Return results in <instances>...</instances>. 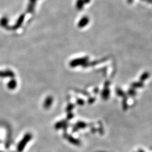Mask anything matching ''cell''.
Listing matches in <instances>:
<instances>
[{"label": "cell", "mask_w": 152, "mask_h": 152, "mask_svg": "<svg viewBox=\"0 0 152 152\" xmlns=\"http://www.w3.org/2000/svg\"><path fill=\"white\" fill-rule=\"evenodd\" d=\"M32 139V135L30 133H27L20 140L17 146V151L18 152H22L25 149L27 144Z\"/></svg>", "instance_id": "obj_1"}, {"label": "cell", "mask_w": 152, "mask_h": 152, "mask_svg": "<svg viewBox=\"0 0 152 152\" xmlns=\"http://www.w3.org/2000/svg\"><path fill=\"white\" fill-rule=\"evenodd\" d=\"M65 137L72 144L75 145H79L81 144V142L78 139H76L75 137L71 135H65Z\"/></svg>", "instance_id": "obj_2"}, {"label": "cell", "mask_w": 152, "mask_h": 152, "mask_svg": "<svg viewBox=\"0 0 152 152\" xmlns=\"http://www.w3.org/2000/svg\"><path fill=\"white\" fill-rule=\"evenodd\" d=\"M86 126L87 124H86V123L83 122H78L77 123L75 129L76 130H78V129H79V128H84L86 127Z\"/></svg>", "instance_id": "obj_3"}, {"label": "cell", "mask_w": 152, "mask_h": 152, "mask_svg": "<svg viewBox=\"0 0 152 152\" xmlns=\"http://www.w3.org/2000/svg\"><path fill=\"white\" fill-rule=\"evenodd\" d=\"M149 76H150V74L149 72H145L140 77V81L142 82L143 81H145V80H147L149 77Z\"/></svg>", "instance_id": "obj_4"}, {"label": "cell", "mask_w": 152, "mask_h": 152, "mask_svg": "<svg viewBox=\"0 0 152 152\" xmlns=\"http://www.w3.org/2000/svg\"><path fill=\"white\" fill-rule=\"evenodd\" d=\"M131 86L133 87V88H141V87H143L144 86V84L142 82H134L131 84Z\"/></svg>", "instance_id": "obj_5"}, {"label": "cell", "mask_w": 152, "mask_h": 152, "mask_svg": "<svg viewBox=\"0 0 152 152\" xmlns=\"http://www.w3.org/2000/svg\"><path fill=\"white\" fill-rule=\"evenodd\" d=\"M67 125V123L65 121L62 122H58L55 126V127L56 128V129H59V128H61L63 127H66Z\"/></svg>", "instance_id": "obj_6"}, {"label": "cell", "mask_w": 152, "mask_h": 152, "mask_svg": "<svg viewBox=\"0 0 152 152\" xmlns=\"http://www.w3.org/2000/svg\"><path fill=\"white\" fill-rule=\"evenodd\" d=\"M52 99L51 98H48L47 99V100H46L45 102V104H44V107L46 109H48L50 108V106H51L52 104Z\"/></svg>", "instance_id": "obj_7"}, {"label": "cell", "mask_w": 152, "mask_h": 152, "mask_svg": "<svg viewBox=\"0 0 152 152\" xmlns=\"http://www.w3.org/2000/svg\"><path fill=\"white\" fill-rule=\"evenodd\" d=\"M128 92H129V94L130 95H135V93H136V92H135V90H133V89H130L129 91H128Z\"/></svg>", "instance_id": "obj_8"}, {"label": "cell", "mask_w": 152, "mask_h": 152, "mask_svg": "<svg viewBox=\"0 0 152 152\" xmlns=\"http://www.w3.org/2000/svg\"><path fill=\"white\" fill-rule=\"evenodd\" d=\"M142 1H145L148 3H151L152 5V0H142Z\"/></svg>", "instance_id": "obj_9"}, {"label": "cell", "mask_w": 152, "mask_h": 152, "mask_svg": "<svg viewBox=\"0 0 152 152\" xmlns=\"http://www.w3.org/2000/svg\"></svg>", "instance_id": "obj_10"}]
</instances>
